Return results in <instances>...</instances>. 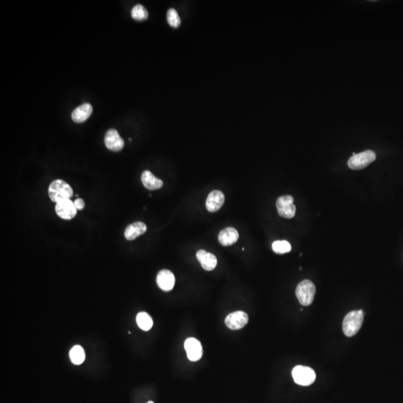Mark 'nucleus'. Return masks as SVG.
Returning a JSON list of instances; mask_svg holds the SVG:
<instances>
[{"mask_svg": "<svg viewBox=\"0 0 403 403\" xmlns=\"http://www.w3.org/2000/svg\"><path fill=\"white\" fill-rule=\"evenodd\" d=\"M364 322V312L362 310L353 311L346 315L343 321V332L347 337H353L360 330Z\"/></svg>", "mask_w": 403, "mask_h": 403, "instance_id": "nucleus-1", "label": "nucleus"}, {"mask_svg": "<svg viewBox=\"0 0 403 403\" xmlns=\"http://www.w3.org/2000/svg\"><path fill=\"white\" fill-rule=\"evenodd\" d=\"M48 193L51 200L58 203L61 201L70 199L73 196V190L68 183L57 179L51 183Z\"/></svg>", "mask_w": 403, "mask_h": 403, "instance_id": "nucleus-2", "label": "nucleus"}, {"mask_svg": "<svg viewBox=\"0 0 403 403\" xmlns=\"http://www.w3.org/2000/svg\"><path fill=\"white\" fill-rule=\"evenodd\" d=\"M316 294V288L310 280H303L297 285L296 289V296L300 304L309 306L313 303Z\"/></svg>", "mask_w": 403, "mask_h": 403, "instance_id": "nucleus-3", "label": "nucleus"}, {"mask_svg": "<svg viewBox=\"0 0 403 403\" xmlns=\"http://www.w3.org/2000/svg\"><path fill=\"white\" fill-rule=\"evenodd\" d=\"M376 155L373 151L366 150L355 154L349 159L348 166L353 171L364 169L376 160Z\"/></svg>", "mask_w": 403, "mask_h": 403, "instance_id": "nucleus-4", "label": "nucleus"}, {"mask_svg": "<svg viewBox=\"0 0 403 403\" xmlns=\"http://www.w3.org/2000/svg\"><path fill=\"white\" fill-rule=\"evenodd\" d=\"M294 382L302 386H309L316 379V373L313 369L306 366L299 365L292 370Z\"/></svg>", "mask_w": 403, "mask_h": 403, "instance_id": "nucleus-5", "label": "nucleus"}, {"mask_svg": "<svg viewBox=\"0 0 403 403\" xmlns=\"http://www.w3.org/2000/svg\"><path fill=\"white\" fill-rule=\"evenodd\" d=\"M294 197L290 195L280 196L276 201V208L278 215L286 219H291L296 215V206L294 204Z\"/></svg>", "mask_w": 403, "mask_h": 403, "instance_id": "nucleus-6", "label": "nucleus"}, {"mask_svg": "<svg viewBox=\"0 0 403 403\" xmlns=\"http://www.w3.org/2000/svg\"><path fill=\"white\" fill-rule=\"evenodd\" d=\"M249 321V316L247 313L242 311L233 312L229 313L225 319V323L228 329L231 330H238L244 328Z\"/></svg>", "mask_w": 403, "mask_h": 403, "instance_id": "nucleus-7", "label": "nucleus"}, {"mask_svg": "<svg viewBox=\"0 0 403 403\" xmlns=\"http://www.w3.org/2000/svg\"><path fill=\"white\" fill-rule=\"evenodd\" d=\"M55 212L62 219L71 220L76 217L77 209L75 206L74 202L70 199H66L56 203Z\"/></svg>", "mask_w": 403, "mask_h": 403, "instance_id": "nucleus-8", "label": "nucleus"}, {"mask_svg": "<svg viewBox=\"0 0 403 403\" xmlns=\"http://www.w3.org/2000/svg\"><path fill=\"white\" fill-rule=\"evenodd\" d=\"M184 349L187 353V358L191 361H196L203 356V347L196 338H187L184 342Z\"/></svg>", "mask_w": 403, "mask_h": 403, "instance_id": "nucleus-9", "label": "nucleus"}, {"mask_svg": "<svg viewBox=\"0 0 403 403\" xmlns=\"http://www.w3.org/2000/svg\"><path fill=\"white\" fill-rule=\"evenodd\" d=\"M105 144L110 150L118 152L124 148V140L117 130L111 129L105 134Z\"/></svg>", "mask_w": 403, "mask_h": 403, "instance_id": "nucleus-10", "label": "nucleus"}, {"mask_svg": "<svg viewBox=\"0 0 403 403\" xmlns=\"http://www.w3.org/2000/svg\"><path fill=\"white\" fill-rule=\"evenodd\" d=\"M175 276L171 271L162 269L157 275V285L164 291H171L175 285Z\"/></svg>", "mask_w": 403, "mask_h": 403, "instance_id": "nucleus-11", "label": "nucleus"}, {"mask_svg": "<svg viewBox=\"0 0 403 403\" xmlns=\"http://www.w3.org/2000/svg\"><path fill=\"white\" fill-rule=\"evenodd\" d=\"M225 203V196L221 190H215L211 192L206 199V209L211 213L218 212Z\"/></svg>", "mask_w": 403, "mask_h": 403, "instance_id": "nucleus-12", "label": "nucleus"}, {"mask_svg": "<svg viewBox=\"0 0 403 403\" xmlns=\"http://www.w3.org/2000/svg\"><path fill=\"white\" fill-rule=\"evenodd\" d=\"M196 259L203 269L207 271L213 270L218 265L216 256L204 250H199L196 253Z\"/></svg>", "mask_w": 403, "mask_h": 403, "instance_id": "nucleus-13", "label": "nucleus"}, {"mask_svg": "<svg viewBox=\"0 0 403 403\" xmlns=\"http://www.w3.org/2000/svg\"><path fill=\"white\" fill-rule=\"evenodd\" d=\"M239 234L237 230L232 227L224 228L218 235V240L221 245L228 247L235 244L238 240Z\"/></svg>", "mask_w": 403, "mask_h": 403, "instance_id": "nucleus-14", "label": "nucleus"}, {"mask_svg": "<svg viewBox=\"0 0 403 403\" xmlns=\"http://www.w3.org/2000/svg\"><path fill=\"white\" fill-rule=\"evenodd\" d=\"M93 108L89 103H85L76 108L72 113V120L76 124H82L90 117Z\"/></svg>", "mask_w": 403, "mask_h": 403, "instance_id": "nucleus-15", "label": "nucleus"}, {"mask_svg": "<svg viewBox=\"0 0 403 403\" xmlns=\"http://www.w3.org/2000/svg\"><path fill=\"white\" fill-rule=\"evenodd\" d=\"M147 230V227L143 222H135L134 224H130L126 228L124 235L126 239L128 240H133L138 237L139 236L144 234Z\"/></svg>", "mask_w": 403, "mask_h": 403, "instance_id": "nucleus-16", "label": "nucleus"}, {"mask_svg": "<svg viewBox=\"0 0 403 403\" xmlns=\"http://www.w3.org/2000/svg\"><path fill=\"white\" fill-rule=\"evenodd\" d=\"M141 181L148 190H155L163 187V181L156 178L150 171H143L141 175Z\"/></svg>", "mask_w": 403, "mask_h": 403, "instance_id": "nucleus-17", "label": "nucleus"}, {"mask_svg": "<svg viewBox=\"0 0 403 403\" xmlns=\"http://www.w3.org/2000/svg\"><path fill=\"white\" fill-rule=\"evenodd\" d=\"M70 358L73 364L80 365L86 360V353L84 349L79 345H76L70 350Z\"/></svg>", "mask_w": 403, "mask_h": 403, "instance_id": "nucleus-18", "label": "nucleus"}, {"mask_svg": "<svg viewBox=\"0 0 403 403\" xmlns=\"http://www.w3.org/2000/svg\"><path fill=\"white\" fill-rule=\"evenodd\" d=\"M137 324L142 330L149 331L153 326L152 317L146 312H140L136 317Z\"/></svg>", "mask_w": 403, "mask_h": 403, "instance_id": "nucleus-19", "label": "nucleus"}, {"mask_svg": "<svg viewBox=\"0 0 403 403\" xmlns=\"http://www.w3.org/2000/svg\"><path fill=\"white\" fill-rule=\"evenodd\" d=\"M272 249L277 254H285L291 250V246L287 240H276L272 243Z\"/></svg>", "mask_w": 403, "mask_h": 403, "instance_id": "nucleus-20", "label": "nucleus"}, {"mask_svg": "<svg viewBox=\"0 0 403 403\" xmlns=\"http://www.w3.org/2000/svg\"><path fill=\"white\" fill-rule=\"evenodd\" d=\"M148 16H149L148 11H146V8L143 5H135L132 10V17L134 20L141 21V20H146L148 18Z\"/></svg>", "mask_w": 403, "mask_h": 403, "instance_id": "nucleus-21", "label": "nucleus"}, {"mask_svg": "<svg viewBox=\"0 0 403 403\" xmlns=\"http://www.w3.org/2000/svg\"><path fill=\"white\" fill-rule=\"evenodd\" d=\"M167 18H168V22L170 26L174 28H177L181 24V19L179 16L178 13L176 11L174 8H171L168 11L167 14Z\"/></svg>", "mask_w": 403, "mask_h": 403, "instance_id": "nucleus-22", "label": "nucleus"}, {"mask_svg": "<svg viewBox=\"0 0 403 403\" xmlns=\"http://www.w3.org/2000/svg\"><path fill=\"white\" fill-rule=\"evenodd\" d=\"M75 206L77 210H83L85 208V202L83 199H76L74 201Z\"/></svg>", "mask_w": 403, "mask_h": 403, "instance_id": "nucleus-23", "label": "nucleus"}, {"mask_svg": "<svg viewBox=\"0 0 403 403\" xmlns=\"http://www.w3.org/2000/svg\"><path fill=\"white\" fill-rule=\"evenodd\" d=\"M147 403H153V402L149 401V402H148Z\"/></svg>", "mask_w": 403, "mask_h": 403, "instance_id": "nucleus-24", "label": "nucleus"}]
</instances>
